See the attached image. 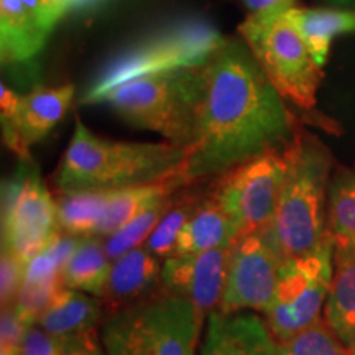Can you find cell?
Instances as JSON below:
<instances>
[{"instance_id": "obj_1", "label": "cell", "mask_w": 355, "mask_h": 355, "mask_svg": "<svg viewBox=\"0 0 355 355\" xmlns=\"http://www.w3.org/2000/svg\"><path fill=\"white\" fill-rule=\"evenodd\" d=\"M300 123L243 40L225 38L202 66L193 137L181 180H216L268 152H283Z\"/></svg>"}, {"instance_id": "obj_2", "label": "cell", "mask_w": 355, "mask_h": 355, "mask_svg": "<svg viewBox=\"0 0 355 355\" xmlns=\"http://www.w3.org/2000/svg\"><path fill=\"white\" fill-rule=\"evenodd\" d=\"M186 148L170 141L137 144L97 137L76 117L73 139L55 175L58 193L119 191L170 180L181 173Z\"/></svg>"}, {"instance_id": "obj_3", "label": "cell", "mask_w": 355, "mask_h": 355, "mask_svg": "<svg viewBox=\"0 0 355 355\" xmlns=\"http://www.w3.org/2000/svg\"><path fill=\"white\" fill-rule=\"evenodd\" d=\"M285 159L277 209L265 232L283 259H291L318 250L332 237L327 198L334 158L316 135L300 127L285 148Z\"/></svg>"}, {"instance_id": "obj_4", "label": "cell", "mask_w": 355, "mask_h": 355, "mask_svg": "<svg viewBox=\"0 0 355 355\" xmlns=\"http://www.w3.org/2000/svg\"><path fill=\"white\" fill-rule=\"evenodd\" d=\"M202 324L193 303L159 290L105 316L99 332L107 355H196Z\"/></svg>"}, {"instance_id": "obj_5", "label": "cell", "mask_w": 355, "mask_h": 355, "mask_svg": "<svg viewBox=\"0 0 355 355\" xmlns=\"http://www.w3.org/2000/svg\"><path fill=\"white\" fill-rule=\"evenodd\" d=\"M202 66L132 79L110 89L101 102H107L132 125L157 132L165 141L186 148L196 121Z\"/></svg>"}, {"instance_id": "obj_6", "label": "cell", "mask_w": 355, "mask_h": 355, "mask_svg": "<svg viewBox=\"0 0 355 355\" xmlns=\"http://www.w3.org/2000/svg\"><path fill=\"white\" fill-rule=\"evenodd\" d=\"M224 40L214 26L201 20L173 25L115 58L87 89L81 102H101L110 89L132 79L202 66L219 50Z\"/></svg>"}, {"instance_id": "obj_7", "label": "cell", "mask_w": 355, "mask_h": 355, "mask_svg": "<svg viewBox=\"0 0 355 355\" xmlns=\"http://www.w3.org/2000/svg\"><path fill=\"white\" fill-rule=\"evenodd\" d=\"M239 35L283 99L313 110L324 71L285 13L247 15L239 25Z\"/></svg>"}, {"instance_id": "obj_8", "label": "cell", "mask_w": 355, "mask_h": 355, "mask_svg": "<svg viewBox=\"0 0 355 355\" xmlns=\"http://www.w3.org/2000/svg\"><path fill=\"white\" fill-rule=\"evenodd\" d=\"M334 272V239L311 254L285 259L275 298L265 313L278 343L318 322L329 295Z\"/></svg>"}, {"instance_id": "obj_9", "label": "cell", "mask_w": 355, "mask_h": 355, "mask_svg": "<svg viewBox=\"0 0 355 355\" xmlns=\"http://www.w3.org/2000/svg\"><path fill=\"white\" fill-rule=\"evenodd\" d=\"M58 232L56 198L33 158L20 159L15 175L2 186V248L28 265Z\"/></svg>"}, {"instance_id": "obj_10", "label": "cell", "mask_w": 355, "mask_h": 355, "mask_svg": "<svg viewBox=\"0 0 355 355\" xmlns=\"http://www.w3.org/2000/svg\"><path fill=\"white\" fill-rule=\"evenodd\" d=\"M285 170V150L268 152L212 181L209 193L232 222L237 239L272 224Z\"/></svg>"}, {"instance_id": "obj_11", "label": "cell", "mask_w": 355, "mask_h": 355, "mask_svg": "<svg viewBox=\"0 0 355 355\" xmlns=\"http://www.w3.org/2000/svg\"><path fill=\"white\" fill-rule=\"evenodd\" d=\"M283 261L265 230L235 239L229 247L224 293L217 311L265 314L275 298Z\"/></svg>"}, {"instance_id": "obj_12", "label": "cell", "mask_w": 355, "mask_h": 355, "mask_svg": "<svg viewBox=\"0 0 355 355\" xmlns=\"http://www.w3.org/2000/svg\"><path fill=\"white\" fill-rule=\"evenodd\" d=\"M229 248L171 255L163 260L162 288L168 295L196 306L207 318L219 308L225 283Z\"/></svg>"}, {"instance_id": "obj_13", "label": "cell", "mask_w": 355, "mask_h": 355, "mask_svg": "<svg viewBox=\"0 0 355 355\" xmlns=\"http://www.w3.org/2000/svg\"><path fill=\"white\" fill-rule=\"evenodd\" d=\"M74 97L73 84L38 87L20 96L13 110L2 114L3 144L20 159L32 158L30 148L53 130L68 112Z\"/></svg>"}, {"instance_id": "obj_14", "label": "cell", "mask_w": 355, "mask_h": 355, "mask_svg": "<svg viewBox=\"0 0 355 355\" xmlns=\"http://www.w3.org/2000/svg\"><path fill=\"white\" fill-rule=\"evenodd\" d=\"M206 319L201 355H275L277 339L255 311L216 309Z\"/></svg>"}, {"instance_id": "obj_15", "label": "cell", "mask_w": 355, "mask_h": 355, "mask_svg": "<svg viewBox=\"0 0 355 355\" xmlns=\"http://www.w3.org/2000/svg\"><path fill=\"white\" fill-rule=\"evenodd\" d=\"M162 259L145 247L133 248L112 261L107 286L101 298L105 316L158 293L162 288Z\"/></svg>"}, {"instance_id": "obj_16", "label": "cell", "mask_w": 355, "mask_h": 355, "mask_svg": "<svg viewBox=\"0 0 355 355\" xmlns=\"http://www.w3.org/2000/svg\"><path fill=\"white\" fill-rule=\"evenodd\" d=\"M334 239V272L324 319L343 343L355 350V242Z\"/></svg>"}, {"instance_id": "obj_17", "label": "cell", "mask_w": 355, "mask_h": 355, "mask_svg": "<svg viewBox=\"0 0 355 355\" xmlns=\"http://www.w3.org/2000/svg\"><path fill=\"white\" fill-rule=\"evenodd\" d=\"M50 32L20 0H0V58L3 64L32 60L42 51Z\"/></svg>"}, {"instance_id": "obj_18", "label": "cell", "mask_w": 355, "mask_h": 355, "mask_svg": "<svg viewBox=\"0 0 355 355\" xmlns=\"http://www.w3.org/2000/svg\"><path fill=\"white\" fill-rule=\"evenodd\" d=\"M104 318L105 311L101 298L63 286L37 324L53 336L68 339L97 329Z\"/></svg>"}, {"instance_id": "obj_19", "label": "cell", "mask_w": 355, "mask_h": 355, "mask_svg": "<svg viewBox=\"0 0 355 355\" xmlns=\"http://www.w3.org/2000/svg\"><path fill=\"white\" fill-rule=\"evenodd\" d=\"M237 235L234 225L225 214L220 204L207 191L206 196L199 202L196 211L186 222L178 237L175 254H198V252L214 250V248H229Z\"/></svg>"}, {"instance_id": "obj_20", "label": "cell", "mask_w": 355, "mask_h": 355, "mask_svg": "<svg viewBox=\"0 0 355 355\" xmlns=\"http://www.w3.org/2000/svg\"><path fill=\"white\" fill-rule=\"evenodd\" d=\"M285 15L298 28L314 61L321 68L326 64L332 38L355 32V10L293 7Z\"/></svg>"}, {"instance_id": "obj_21", "label": "cell", "mask_w": 355, "mask_h": 355, "mask_svg": "<svg viewBox=\"0 0 355 355\" xmlns=\"http://www.w3.org/2000/svg\"><path fill=\"white\" fill-rule=\"evenodd\" d=\"M112 260L105 254L104 241L96 235L81 237L78 247L61 270L64 288L102 298L107 286Z\"/></svg>"}, {"instance_id": "obj_22", "label": "cell", "mask_w": 355, "mask_h": 355, "mask_svg": "<svg viewBox=\"0 0 355 355\" xmlns=\"http://www.w3.org/2000/svg\"><path fill=\"white\" fill-rule=\"evenodd\" d=\"M183 188H186V184L181 180V176L178 175L175 178H170V180L159 181V183L112 191L107 212H105L97 237H109L110 234L117 232L132 219H135L140 212H144L153 202L170 198L171 194Z\"/></svg>"}, {"instance_id": "obj_23", "label": "cell", "mask_w": 355, "mask_h": 355, "mask_svg": "<svg viewBox=\"0 0 355 355\" xmlns=\"http://www.w3.org/2000/svg\"><path fill=\"white\" fill-rule=\"evenodd\" d=\"M112 191H76L58 193V225L76 237H91L99 232L107 212Z\"/></svg>"}, {"instance_id": "obj_24", "label": "cell", "mask_w": 355, "mask_h": 355, "mask_svg": "<svg viewBox=\"0 0 355 355\" xmlns=\"http://www.w3.org/2000/svg\"><path fill=\"white\" fill-rule=\"evenodd\" d=\"M189 188L191 186H186L173 194L168 201L165 214L159 219L148 241L145 242L144 247L153 255H157L158 259L165 260L175 254L181 230L189 220V217L193 216V212L196 211L199 202L202 201L204 194L194 193V191H189Z\"/></svg>"}, {"instance_id": "obj_25", "label": "cell", "mask_w": 355, "mask_h": 355, "mask_svg": "<svg viewBox=\"0 0 355 355\" xmlns=\"http://www.w3.org/2000/svg\"><path fill=\"white\" fill-rule=\"evenodd\" d=\"M327 230L355 242V170L334 168L327 198Z\"/></svg>"}, {"instance_id": "obj_26", "label": "cell", "mask_w": 355, "mask_h": 355, "mask_svg": "<svg viewBox=\"0 0 355 355\" xmlns=\"http://www.w3.org/2000/svg\"><path fill=\"white\" fill-rule=\"evenodd\" d=\"M170 198L159 199V201L153 202L152 206L146 207L144 212H140L135 219H132L122 229L105 237V254H107L110 260H119L121 257L133 250V248L145 245V242L148 241V237L158 225L159 219L165 214Z\"/></svg>"}, {"instance_id": "obj_27", "label": "cell", "mask_w": 355, "mask_h": 355, "mask_svg": "<svg viewBox=\"0 0 355 355\" xmlns=\"http://www.w3.org/2000/svg\"><path fill=\"white\" fill-rule=\"evenodd\" d=\"M350 350L331 329L326 319H319L290 339L277 340L275 355H349Z\"/></svg>"}, {"instance_id": "obj_28", "label": "cell", "mask_w": 355, "mask_h": 355, "mask_svg": "<svg viewBox=\"0 0 355 355\" xmlns=\"http://www.w3.org/2000/svg\"><path fill=\"white\" fill-rule=\"evenodd\" d=\"M26 265L24 260L12 252L2 248V259H0V300L2 309L15 306L21 286L25 283Z\"/></svg>"}, {"instance_id": "obj_29", "label": "cell", "mask_w": 355, "mask_h": 355, "mask_svg": "<svg viewBox=\"0 0 355 355\" xmlns=\"http://www.w3.org/2000/svg\"><path fill=\"white\" fill-rule=\"evenodd\" d=\"M28 327L13 306L3 308L0 319V355H21V345Z\"/></svg>"}, {"instance_id": "obj_30", "label": "cell", "mask_w": 355, "mask_h": 355, "mask_svg": "<svg viewBox=\"0 0 355 355\" xmlns=\"http://www.w3.org/2000/svg\"><path fill=\"white\" fill-rule=\"evenodd\" d=\"M66 339L50 334L40 324H33L25 332L21 355H60Z\"/></svg>"}, {"instance_id": "obj_31", "label": "cell", "mask_w": 355, "mask_h": 355, "mask_svg": "<svg viewBox=\"0 0 355 355\" xmlns=\"http://www.w3.org/2000/svg\"><path fill=\"white\" fill-rule=\"evenodd\" d=\"M60 355H107L101 340V332L91 329L68 337Z\"/></svg>"}, {"instance_id": "obj_32", "label": "cell", "mask_w": 355, "mask_h": 355, "mask_svg": "<svg viewBox=\"0 0 355 355\" xmlns=\"http://www.w3.org/2000/svg\"><path fill=\"white\" fill-rule=\"evenodd\" d=\"M24 6L35 13V17L51 30L56 25V21L69 10V6L66 0H20Z\"/></svg>"}, {"instance_id": "obj_33", "label": "cell", "mask_w": 355, "mask_h": 355, "mask_svg": "<svg viewBox=\"0 0 355 355\" xmlns=\"http://www.w3.org/2000/svg\"><path fill=\"white\" fill-rule=\"evenodd\" d=\"M248 15L273 17L282 15L295 7V0H237Z\"/></svg>"}, {"instance_id": "obj_34", "label": "cell", "mask_w": 355, "mask_h": 355, "mask_svg": "<svg viewBox=\"0 0 355 355\" xmlns=\"http://www.w3.org/2000/svg\"><path fill=\"white\" fill-rule=\"evenodd\" d=\"M69 7L74 8V10H87V8H92L99 6L104 0H68Z\"/></svg>"}, {"instance_id": "obj_35", "label": "cell", "mask_w": 355, "mask_h": 355, "mask_svg": "<svg viewBox=\"0 0 355 355\" xmlns=\"http://www.w3.org/2000/svg\"><path fill=\"white\" fill-rule=\"evenodd\" d=\"M337 2H347V0H337Z\"/></svg>"}, {"instance_id": "obj_36", "label": "cell", "mask_w": 355, "mask_h": 355, "mask_svg": "<svg viewBox=\"0 0 355 355\" xmlns=\"http://www.w3.org/2000/svg\"><path fill=\"white\" fill-rule=\"evenodd\" d=\"M349 355H355V350H352V352H350Z\"/></svg>"}, {"instance_id": "obj_37", "label": "cell", "mask_w": 355, "mask_h": 355, "mask_svg": "<svg viewBox=\"0 0 355 355\" xmlns=\"http://www.w3.org/2000/svg\"><path fill=\"white\" fill-rule=\"evenodd\" d=\"M66 2H68V0H66ZM68 6H69V2H68ZM69 10H71V7H69Z\"/></svg>"}]
</instances>
